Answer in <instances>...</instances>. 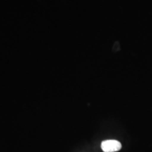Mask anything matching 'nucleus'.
Returning <instances> with one entry per match:
<instances>
[{"label":"nucleus","mask_w":152,"mask_h":152,"mask_svg":"<svg viewBox=\"0 0 152 152\" xmlns=\"http://www.w3.org/2000/svg\"><path fill=\"white\" fill-rule=\"evenodd\" d=\"M101 147L104 152H115L121 149L122 145L117 140H109L102 142Z\"/></svg>","instance_id":"nucleus-1"}]
</instances>
